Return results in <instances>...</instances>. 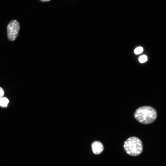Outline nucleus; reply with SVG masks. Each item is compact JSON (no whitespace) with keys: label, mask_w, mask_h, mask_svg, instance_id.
I'll return each instance as SVG.
<instances>
[{"label":"nucleus","mask_w":166,"mask_h":166,"mask_svg":"<svg viewBox=\"0 0 166 166\" xmlns=\"http://www.w3.org/2000/svg\"><path fill=\"white\" fill-rule=\"evenodd\" d=\"M134 116L139 122L144 124H149L156 120L157 113L156 110L149 106H143L138 108L135 111Z\"/></svg>","instance_id":"f257e3e1"},{"label":"nucleus","mask_w":166,"mask_h":166,"mask_svg":"<svg viewBox=\"0 0 166 166\" xmlns=\"http://www.w3.org/2000/svg\"><path fill=\"white\" fill-rule=\"evenodd\" d=\"M124 148L128 154L133 156L139 155L143 150L141 141L138 138L135 136L128 138L124 143Z\"/></svg>","instance_id":"f03ea898"},{"label":"nucleus","mask_w":166,"mask_h":166,"mask_svg":"<svg viewBox=\"0 0 166 166\" xmlns=\"http://www.w3.org/2000/svg\"><path fill=\"white\" fill-rule=\"evenodd\" d=\"M20 28L19 22L16 20H11L7 27V37L10 41H14L18 35Z\"/></svg>","instance_id":"7ed1b4c3"},{"label":"nucleus","mask_w":166,"mask_h":166,"mask_svg":"<svg viewBox=\"0 0 166 166\" xmlns=\"http://www.w3.org/2000/svg\"><path fill=\"white\" fill-rule=\"evenodd\" d=\"M92 148L93 153L95 154H101L104 150V147L100 141H94L92 144Z\"/></svg>","instance_id":"20e7f679"},{"label":"nucleus","mask_w":166,"mask_h":166,"mask_svg":"<svg viewBox=\"0 0 166 166\" xmlns=\"http://www.w3.org/2000/svg\"><path fill=\"white\" fill-rule=\"evenodd\" d=\"M9 100L6 97H2L0 99V106L6 107L7 106Z\"/></svg>","instance_id":"39448f33"},{"label":"nucleus","mask_w":166,"mask_h":166,"mask_svg":"<svg viewBox=\"0 0 166 166\" xmlns=\"http://www.w3.org/2000/svg\"><path fill=\"white\" fill-rule=\"evenodd\" d=\"M147 60V56L145 55L141 56L139 58V61L141 63L146 62Z\"/></svg>","instance_id":"423d86ee"},{"label":"nucleus","mask_w":166,"mask_h":166,"mask_svg":"<svg viewBox=\"0 0 166 166\" xmlns=\"http://www.w3.org/2000/svg\"><path fill=\"white\" fill-rule=\"evenodd\" d=\"M143 49L141 47H139L136 48L134 50V53L137 54L141 53L143 51Z\"/></svg>","instance_id":"0eeeda50"},{"label":"nucleus","mask_w":166,"mask_h":166,"mask_svg":"<svg viewBox=\"0 0 166 166\" xmlns=\"http://www.w3.org/2000/svg\"><path fill=\"white\" fill-rule=\"evenodd\" d=\"M4 94V92L3 89L0 87V99L3 97Z\"/></svg>","instance_id":"6e6552de"},{"label":"nucleus","mask_w":166,"mask_h":166,"mask_svg":"<svg viewBox=\"0 0 166 166\" xmlns=\"http://www.w3.org/2000/svg\"><path fill=\"white\" fill-rule=\"evenodd\" d=\"M39 0L42 2H46L49 1L51 0Z\"/></svg>","instance_id":"1a4fd4ad"}]
</instances>
